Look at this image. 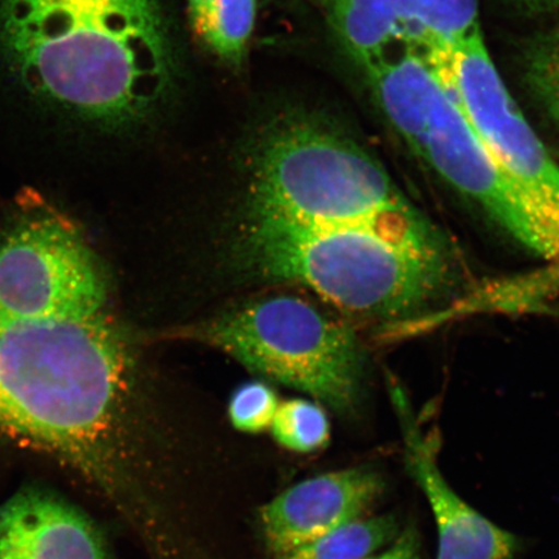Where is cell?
Segmentation results:
<instances>
[{
	"instance_id": "obj_20",
	"label": "cell",
	"mask_w": 559,
	"mask_h": 559,
	"mask_svg": "<svg viewBox=\"0 0 559 559\" xmlns=\"http://www.w3.org/2000/svg\"><path fill=\"white\" fill-rule=\"evenodd\" d=\"M366 559H421L419 557V544L414 528L405 531L395 540L393 547L384 554L368 557Z\"/></svg>"
},
{
	"instance_id": "obj_21",
	"label": "cell",
	"mask_w": 559,
	"mask_h": 559,
	"mask_svg": "<svg viewBox=\"0 0 559 559\" xmlns=\"http://www.w3.org/2000/svg\"><path fill=\"white\" fill-rule=\"evenodd\" d=\"M508 4L523 16L549 15L559 9V0H507Z\"/></svg>"
},
{
	"instance_id": "obj_4",
	"label": "cell",
	"mask_w": 559,
	"mask_h": 559,
	"mask_svg": "<svg viewBox=\"0 0 559 559\" xmlns=\"http://www.w3.org/2000/svg\"><path fill=\"white\" fill-rule=\"evenodd\" d=\"M402 202L379 159L352 138L310 117L282 118L258 144L251 213L299 225H345Z\"/></svg>"
},
{
	"instance_id": "obj_16",
	"label": "cell",
	"mask_w": 559,
	"mask_h": 559,
	"mask_svg": "<svg viewBox=\"0 0 559 559\" xmlns=\"http://www.w3.org/2000/svg\"><path fill=\"white\" fill-rule=\"evenodd\" d=\"M519 72L530 100L559 128V23L523 41Z\"/></svg>"
},
{
	"instance_id": "obj_8",
	"label": "cell",
	"mask_w": 559,
	"mask_h": 559,
	"mask_svg": "<svg viewBox=\"0 0 559 559\" xmlns=\"http://www.w3.org/2000/svg\"><path fill=\"white\" fill-rule=\"evenodd\" d=\"M438 73L440 88L418 159L524 248L544 258L559 255L555 229L481 142L449 76Z\"/></svg>"
},
{
	"instance_id": "obj_6",
	"label": "cell",
	"mask_w": 559,
	"mask_h": 559,
	"mask_svg": "<svg viewBox=\"0 0 559 559\" xmlns=\"http://www.w3.org/2000/svg\"><path fill=\"white\" fill-rule=\"evenodd\" d=\"M107 284L73 223L41 199L21 202L0 239V307L64 323L104 312Z\"/></svg>"
},
{
	"instance_id": "obj_10",
	"label": "cell",
	"mask_w": 559,
	"mask_h": 559,
	"mask_svg": "<svg viewBox=\"0 0 559 559\" xmlns=\"http://www.w3.org/2000/svg\"><path fill=\"white\" fill-rule=\"evenodd\" d=\"M396 394L405 464L428 499L437 523V559H513L519 548L515 536L467 506L447 484L437 464L435 445L411 418L403 395Z\"/></svg>"
},
{
	"instance_id": "obj_11",
	"label": "cell",
	"mask_w": 559,
	"mask_h": 559,
	"mask_svg": "<svg viewBox=\"0 0 559 559\" xmlns=\"http://www.w3.org/2000/svg\"><path fill=\"white\" fill-rule=\"evenodd\" d=\"M0 559H111L85 514L50 491L26 488L0 507Z\"/></svg>"
},
{
	"instance_id": "obj_7",
	"label": "cell",
	"mask_w": 559,
	"mask_h": 559,
	"mask_svg": "<svg viewBox=\"0 0 559 559\" xmlns=\"http://www.w3.org/2000/svg\"><path fill=\"white\" fill-rule=\"evenodd\" d=\"M438 68L452 82L481 142L539 207L559 239V165L509 93L480 29L454 46Z\"/></svg>"
},
{
	"instance_id": "obj_18",
	"label": "cell",
	"mask_w": 559,
	"mask_h": 559,
	"mask_svg": "<svg viewBox=\"0 0 559 559\" xmlns=\"http://www.w3.org/2000/svg\"><path fill=\"white\" fill-rule=\"evenodd\" d=\"M271 428L278 444L302 453L323 449L331 437L324 409L304 400L278 404Z\"/></svg>"
},
{
	"instance_id": "obj_14",
	"label": "cell",
	"mask_w": 559,
	"mask_h": 559,
	"mask_svg": "<svg viewBox=\"0 0 559 559\" xmlns=\"http://www.w3.org/2000/svg\"><path fill=\"white\" fill-rule=\"evenodd\" d=\"M191 24L210 51L240 64L253 34L257 0H188Z\"/></svg>"
},
{
	"instance_id": "obj_2",
	"label": "cell",
	"mask_w": 559,
	"mask_h": 559,
	"mask_svg": "<svg viewBox=\"0 0 559 559\" xmlns=\"http://www.w3.org/2000/svg\"><path fill=\"white\" fill-rule=\"evenodd\" d=\"M130 372L128 346L104 312L41 323L0 307V440L107 484Z\"/></svg>"
},
{
	"instance_id": "obj_9",
	"label": "cell",
	"mask_w": 559,
	"mask_h": 559,
	"mask_svg": "<svg viewBox=\"0 0 559 559\" xmlns=\"http://www.w3.org/2000/svg\"><path fill=\"white\" fill-rule=\"evenodd\" d=\"M384 489L380 473L355 467L319 475L286 489L262 509L265 540L275 555L332 533L379 500Z\"/></svg>"
},
{
	"instance_id": "obj_12",
	"label": "cell",
	"mask_w": 559,
	"mask_h": 559,
	"mask_svg": "<svg viewBox=\"0 0 559 559\" xmlns=\"http://www.w3.org/2000/svg\"><path fill=\"white\" fill-rule=\"evenodd\" d=\"M370 94L384 120L419 158L440 76L428 48L407 44L365 73Z\"/></svg>"
},
{
	"instance_id": "obj_5",
	"label": "cell",
	"mask_w": 559,
	"mask_h": 559,
	"mask_svg": "<svg viewBox=\"0 0 559 559\" xmlns=\"http://www.w3.org/2000/svg\"><path fill=\"white\" fill-rule=\"evenodd\" d=\"M200 334L253 372L340 414H352L359 404L365 360L358 340L304 299L258 300L222 314Z\"/></svg>"
},
{
	"instance_id": "obj_13",
	"label": "cell",
	"mask_w": 559,
	"mask_h": 559,
	"mask_svg": "<svg viewBox=\"0 0 559 559\" xmlns=\"http://www.w3.org/2000/svg\"><path fill=\"white\" fill-rule=\"evenodd\" d=\"M342 48L362 73L411 44L395 0H321Z\"/></svg>"
},
{
	"instance_id": "obj_1",
	"label": "cell",
	"mask_w": 559,
	"mask_h": 559,
	"mask_svg": "<svg viewBox=\"0 0 559 559\" xmlns=\"http://www.w3.org/2000/svg\"><path fill=\"white\" fill-rule=\"evenodd\" d=\"M174 74L159 0H0V124L117 131Z\"/></svg>"
},
{
	"instance_id": "obj_17",
	"label": "cell",
	"mask_w": 559,
	"mask_h": 559,
	"mask_svg": "<svg viewBox=\"0 0 559 559\" xmlns=\"http://www.w3.org/2000/svg\"><path fill=\"white\" fill-rule=\"evenodd\" d=\"M400 531L395 516L356 520L319 539L276 555L277 559H366L393 542Z\"/></svg>"
},
{
	"instance_id": "obj_15",
	"label": "cell",
	"mask_w": 559,
	"mask_h": 559,
	"mask_svg": "<svg viewBox=\"0 0 559 559\" xmlns=\"http://www.w3.org/2000/svg\"><path fill=\"white\" fill-rule=\"evenodd\" d=\"M412 40L451 48L480 29L478 0H395Z\"/></svg>"
},
{
	"instance_id": "obj_19",
	"label": "cell",
	"mask_w": 559,
	"mask_h": 559,
	"mask_svg": "<svg viewBox=\"0 0 559 559\" xmlns=\"http://www.w3.org/2000/svg\"><path fill=\"white\" fill-rule=\"evenodd\" d=\"M278 404L275 391L267 384L245 383L229 402L230 423L240 431L257 435L271 428Z\"/></svg>"
},
{
	"instance_id": "obj_3",
	"label": "cell",
	"mask_w": 559,
	"mask_h": 559,
	"mask_svg": "<svg viewBox=\"0 0 559 559\" xmlns=\"http://www.w3.org/2000/svg\"><path fill=\"white\" fill-rule=\"evenodd\" d=\"M240 251L264 277L307 285L341 309L383 319L423 309L451 274L442 240L405 201L345 225L248 213Z\"/></svg>"
}]
</instances>
